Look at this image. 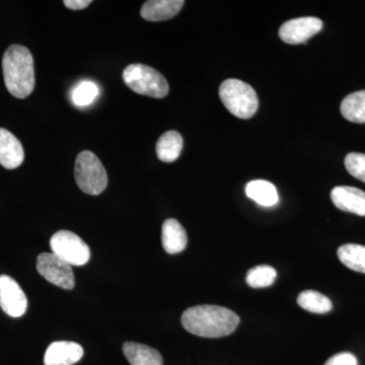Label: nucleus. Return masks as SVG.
Wrapping results in <instances>:
<instances>
[{"instance_id":"393cba45","label":"nucleus","mask_w":365,"mask_h":365,"mask_svg":"<svg viewBox=\"0 0 365 365\" xmlns=\"http://www.w3.org/2000/svg\"><path fill=\"white\" fill-rule=\"evenodd\" d=\"M91 2H93L91 0H66L63 4L67 9H72V11H81L90 6Z\"/></svg>"},{"instance_id":"7ed1b4c3","label":"nucleus","mask_w":365,"mask_h":365,"mask_svg":"<svg viewBox=\"0 0 365 365\" xmlns=\"http://www.w3.org/2000/svg\"><path fill=\"white\" fill-rule=\"evenodd\" d=\"M220 98L228 111L240 119H250L259 107L258 96L248 83L230 78L220 88Z\"/></svg>"},{"instance_id":"5701e85b","label":"nucleus","mask_w":365,"mask_h":365,"mask_svg":"<svg viewBox=\"0 0 365 365\" xmlns=\"http://www.w3.org/2000/svg\"><path fill=\"white\" fill-rule=\"evenodd\" d=\"M345 168L352 177L365 182V155L351 153L346 155Z\"/></svg>"},{"instance_id":"4468645a","label":"nucleus","mask_w":365,"mask_h":365,"mask_svg":"<svg viewBox=\"0 0 365 365\" xmlns=\"http://www.w3.org/2000/svg\"><path fill=\"white\" fill-rule=\"evenodd\" d=\"M162 244L165 251L170 255L181 253L186 249L188 237L186 230L177 220L169 218L163 222Z\"/></svg>"},{"instance_id":"412c9836","label":"nucleus","mask_w":365,"mask_h":365,"mask_svg":"<svg viewBox=\"0 0 365 365\" xmlns=\"http://www.w3.org/2000/svg\"><path fill=\"white\" fill-rule=\"evenodd\" d=\"M100 93V88L91 81H83L71 91V101L76 107H88L93 104Z\"/></svg>"},{"instance_id":"ddd939ff","label":"nucleus","mask_w":365,"mask_h":365,"mask_svg":"<svg viewBox=\"0 0 365 365\" xmlns=\"http://www.w3.org/2000/svg\"><path fill=\"white\" fill-rule=\"evenodd\" d=\"M182 0H150L144 2L140 14L148 21H163L175 18L181 11Z\"/></svg>"},{"instance_id":"f8f14e48","label":"nucleus","mask_w":365,"mask_h":365,"mask_svg":"<svg viewBox=\"0 0 365 365\" xmlns=\"http://www.w3.org/2000/svg\"><path fill=\"white\" fill-rule=\"evenodd\" d=\"M25 160L23 145L11 132L0 128V165L7 170L20 167Z\"/></svg>"},{"instance_id":"39448f33","label":"nucleus","mask_w":365,"mask_h":365,"mask_svg":"<svg viewBox=\"0 0 365 365\" xmlns=\"http://www.w3.org/2000/svg\"><path fill=\"white\" fill-rule=\"evenodd\" d=\"M74 177L78 188L88 195H100L107 188L108 176L104 165L90 150L81 151L76 158Z\"/></svg>"},{"instance_id":"9b49d317","label":"nucleus","mask_w":365,"mask_h":365,"mask_svg":"<svg viewBox=\"0 0 365 365\" xmlns=\"http://www.w3.org/2000/svg\"><path fill=\"white\" fill-rule=\"evenodd\" d=\"M83 349L81 345L71 341H57L46 350L45 365H73L83 359Z\"/></svg>"},{"instance_id":"dca6fc26","label":"nucleus","mask_w":365,"mask_h":365,"mask_svg":"<svg viewBox=\"0 0 365 365\" xmlns=\"http://www.w3.org/2000/svg\"><path fill=\"white\" fill-rule=\"evenodd\" d=\"M246 195L259 205L271 207L279 201L277 189L272 182L264 180H255L249 182L246 186Z\"/></svg>"},{"instance_id":"f03ea898","label":"nucleus","mask_w":365,"mask_h":365,"mask_svg":"<svg viewBox=\"0 0 365 365\" xmlns=\"http://www.w3.org/2000/svg\"><path fill=\"white\" fill-rule=\"evenodd\" d=\"M4 83L11 95L25 98L35 88V69L32 53L21 45H13L2 59Z\"/></svg>"},{"instance_id":"423d86ee","label":"nucleus","mask_w":365,"mask_h":365,"mask_svg":"<svg viewBox=\"0 0 365 365\" xmlns=\"http://www.w3.org/2000/svg\"><path fill=\"white\" fill-rule=\"evenodd\" d=\"M52 253L71 266H83L90 261L91 250L83 239L69 230H59L50 240Z\"/></svg>"},{"instance_id":"9d476101","label":"nucleus","mask_w":365,"mask_h":365,"mask_svg":"<svg viewBox=\"0 0 365 365\" xmlns=\"http://www.w3.org/2000/svg\"><path fill=\"white\" fill-rule=\"evenodd\" d=\"M334 205L345 212L365 216V192L350 186L335 187L331 192Z\"/></svg>"},{"instance_id":"a211bd4d","label":"nucleus","mask_w":365,"mask_h":365,"mask_svg":"<svg viewBox=\"0 0 365 365\" xmlns=\"http://www.w3.org/2000/svg\"><path fill=\"white\" fill-rule=\"evenodd\" d=\"M341 114L353 123H365V91L350 93L342 101Z\"/></svg>"},{"instance_id":"4be33fe9","label":"nucleus","mask_w":365,"mask_h":365,"mask_svg":"<svg viewBox=\"0 0 365 365\" xmlns=\"http://www.w3.org/2000/svg\"><path fill=\"white\" fill-rule=\"evenodd\" d=\"M277 272L269 265H258L250 269L246 281L249 287L253 288L269 287L275 282Z\"/></svg>"},{"instance_id":"6ab92c4d","label":"nucleus","mask_w":365,"mask_h":365,"mask_svg":"<svg viewBox=\"0 0 365 365\" xmlns=\"http://www.w3.org/2000/svg\"><path fill=\"white\" fill-rule=\"evenodd\" d=\"M338 258L343 265L356 272L365 274V247L361 245L346 244L337 251Z\"/></svg>"},{"instance_id":"aec40b11","label":"nucleus","mask_w":365,"mask_h":365,"mask_svg":"<svg viewBox=\"0 0 365 365\" xmlns=\"http://www.w3.org/2000/svg\"><path fill=\"white\" fill-rule=\"evenodd\" d=\"M297 304L309 313L326 314L332 311L333 304L326 295L314 290H304L297 297Z\"/></svg>"},{"instance_id":"2eb2a0df","label":"nucleus","mask_w":365,"mask_h":365,"mask_svg":"<svg viewBox=\"0 0 365 365\" xmlns=\"http://www.w3.org/2000/svg\"><path fill=\"white\" fill-rule=\"evenodd\" d=\"M123 353L131 365H163L162 354L150 346L140 343H124Z\"/></svg>"},{"instance_id":"f257e3e1","label":"nucleus","mask_w":365,"mask_h":365,"mask_svg":"<svg viewBox=\"0 0 365 365\" xmlns=\"http://www.w3.org/2000/svg\"><path fill=\"white\" fill-rule=\"evenodd\" d=\"M240 321V317L232 309L210 304L189 307L181 318L185 330L204 338L230 335L239 326Z\"/></svg>"},{"instance_id":"f3484780","label":"nucleus","mask_w":365,"mask_h":365,"mask_svg":"<svg viewBox=\"0 0 365 365\" xmlns=\"http://www.w3.org/2000/svg\"><path fill=\"white\" fill-rule=\"evenodd\" d=\"M158 158L163 163H173L181 155L182 137L179 132L170 130L163 133L157 143Z\"/></svg>"},{"instance_id":"b1692460","label":"nucleus","mask_w":365,"mask_h":365,"mask_svg":"<svg viewBox=\"0 0 365 365\" xmlns=\"http://www.w3.org/2000/svg\"><path fill=\"white\" fill-rule=\"evenodd\" d=\"M324 365H357V359L351 353H338L327 360Z\"/></svg>"},{"instance_id":"6e6552de","label":"nucleus","mask_w":365,"mask_h":365,"mask_svg":"<svg viewBox=\"0 0 365 365\" xmlns=\"http://www.w3.org/2000/svg\"><path fill=\"white\" fill-rule=\"evenodd\" d=\"M323 21L314 16L294 19L283 24L279 29V37L287 44H302L321 32Z\"/></svg>"},{"instance_id":"0eeeda50","label":"nucleus","mask_w":365,"mask_h":365,"mask_svg":"<svg viewBox=\"0 0 365 365\" xmlns=\"http://www.w3.org/2000/svg\"><path fill=\"white\" fill-rule=\"evenodd\" d=\"M37 270L48 282L62 289H73L76 285L72 266L53 253H43L38 256Z\"/></svg>"},{"instance_id":"20e7f679","label":"nucleus","mask_w":365,"mask_h":365,"mask_svg":"<svg viewBox=\"0 0 365 365\" xmlns=\"http://www.w3.org/2000/svg\"><path fill=\"white\" fill-rule=\"evenodd\" d=\"M126 86L136 93L155 98L167 97L170 86L162 73L145 64L135 63L123 71Z\"/></svg>"},{"instance_id":"1a4fd4ad","label":"nucleus","mask_w":365,"mask_h":365,"mask_svg":"<svg viewBox=\"0 0 365 365\" xmlns=\"http://www.w3.org/2000/svg\"><path fill=\"white\" fill-rule=\"evenodd\" d=\"M0 307L13 318L24 316L28 309L25 292L11 276H0Z\"/></svg>"}]
</instances>
